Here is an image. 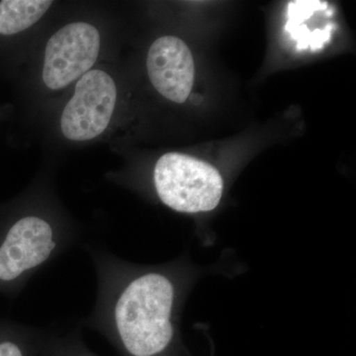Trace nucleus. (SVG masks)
<instances>
[{
	"label": "nucleus",
	"instance_id": "obj_1",
	"mask_svg": "<svg viewBox=\"0 0 356 356\" xmlns=\"http://www.w3.org/2000/svg\"><path fill=\"white\" fill-rule=\"evenodd\" d=\"M97 296L84 325L122 356H165L175 337L177 285L163 270H139L102 250H90Z\"/></svg>",
	"mask_w": 356,
	"mask_h": 356
},
{
	"label": "nucleus",
	"instance_id": "obj_2",
	"mask_svg": "<svg viewBox=\"0 0 356 356\" xmlns=\"http://www.w3.org/2000/svg\"><path fill=\"white\" fill-rule=\"evenodd\" d=\"M57 13L9 77L30 120L89 70L115 58V18L107 11L83 6L58 17Z\"/></svg>",
	"mask_w": 356,
	"mask_h": 356
},
{
	"label": "nucleus",
	"instance_id": "obj_3",
	"mask_svg": "<svg viewBox=\"0 0 356 356\" xmlns=\"http://www.w3.org/2000/svg\"><path fill=\"white\" fill-rule=\"evenodd\" d=\"M51 163L19 195L0 203V293L9 296L81 236L79 224L58 198Z\"/></svg>",
	"mask_w": 356,
	"mask_h": 356
},
{
	"label": "nucleus",
	"instance_id": "obj_4",
	"mask_svg": "<svg viewBox=\"0 0 356 356\" xmlns=\"http://www.w3.org/2000/svg\"><path fill=\"white\" fill-rule=\"evenodd\" d=\"M123 110V84L112 58L89 70L32 120L38 126L44 146L51 154H57L113 142Z\"/></svg>",
	"mask_w": 356,
	"mask_h": 356
},
{
	"label": "nucleus",
	"instance_id": "obj_5",
	"mask_svg": "<svg viewBox=\"0 0 356 356\" xmlns=\"http://www.w3.org/2000/svg\"><path fill=\"white\" fill-rule=\"evenodd\" d=\"M152 179L159 200L179 213L214 210L224 191V182L217 168L181 153L159 156Z\"/></svg>",
	"mask_w": 356,
	"mask_h": 356
},
{
	"label": "nucleus",
	"instance_id": "obj_6",
	"mask_svg": "<svg viewBox=\"0 0 356 356\" xmlns=\"http://www.w3.org/2000/svg\"><path fill=\"white\" fill-rule=\"evenodd\" d=\"M58 6L51 0H0V76H13Z\"/></svg>",
	"mask_w": 356,
	"mask_h": 356
},
{
	"label": "nucleus",
	"instance_id": "obj_7",
	"mask_svg": "<svg viewBox=\"0 0 356 356\" xmlns=\"http://www.w3.org/2000/svg\"><path fill=\"white\" fill-rule=\"evenodd\" d=\"M149 83L159 95L177 104L188 99L193 88L195 65L189 47L172 35L154 40L147 51Z\"/></svg>",
	"mask_w": 356,
	"mask_h": 356
},
{
	"label": "nucleus",
	"instance_id": "obj_8",
	"mask_svg": "<svg viewBox=\"0 0 356 356\" xmlns=\"http://www.w3.org/2000/svg\"><path fill=\"white\" fill-rule=\"evenodd\" d=\"M321 1H291L288 6V20L285 29L298 44L299 49H320L329 40V15L312 24L314 13Z\"/></svg>",
	"mask_w": 356,
	"mask_h": 356
},
{
	"label": "nucleus",
	"instance_id": "obj_9",
	"mask_svg": "<svg viewBox=\"0 0 356 356\" xmlns=\"http://www.w3.org/2000/svg\"><path fill=\"white\" fill-rule=\"evenodd\" d=\"M44 331L0 321V356H39Z\"/></svg>",
	"mask_w": 356,
	"mask_h": 356
},
{
	"label": "nucleus",
	"instance_id": "obj_10",
	"mask_svg": "<svg viewBox=\"0 0 356 356\" xmlns=\"http://www.w3.org/2000/svg\"><path fill=\"white\" fill-rule=\"evenodd\" d=\"M39 356H98L84 343L81 330L58 334L44 332Z\"/></svg>",
	"mask_w": 356,
	"mask_h": 356
},
{
	"label": "nucleus",
	"instance_id": "obj_11",
	"mask_svg": "<svg viewBox=\"0 0 356 356\" xmlns=\"http://www.w3.org/2000/svg\"><path fill=\"white\" fill-rule=\"evenodd\" d=\"M13 107L2 106L0 105V121L6 120L11 115Z\"/></svg>",
	"mask_w": 356,
	"mask_h": 356
}]
</instances>
